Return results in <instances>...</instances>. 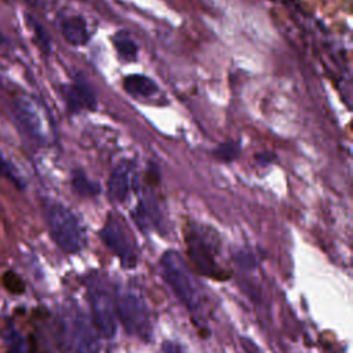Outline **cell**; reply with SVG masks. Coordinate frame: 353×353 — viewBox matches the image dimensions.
<instances>
[{
  "instance_id": "obj_11",
  "label": "cell",
  "mask_w": 353,
  "mask_h": 353,
  "mask_svg": "<svg viewBox=\"0 0 353 353\" xmlns=\"http://www.w3.org/2000/svg\"><path fill=\"white\" fill-rule=\"evenodd\" d=\"M62 36L72 46H83L88 41L90 34L87 25L81 17H68L61 22Z\"/></svg>"
},
{
  "instance_id": "obj_6",
  "label": "cell",
  "mask_w": 353,
  "mask_h": 353,
  "mask_svg": "<svg viewBox=\"0 0 353 353\" xmlns=\"http://www.w3.org/2000/svg\"><path fill=\"white\" fill-rule=\"evenodd\" d=\"M98 234L106 248L119 258L120 265L124 269H134L137 266L138 256L135 245L130 239L124 223L114 214L109 212Z\"/></svg>"
},
{
  "instance_id": "obj_15",
  "label": "cell",
  "mask_w": 353,
  "mask_h": 353,
  "mask_svg": "<svg viewBox=\"0 0 353 353\" xmlns=\"http://www.w3.org/2000/svg\"><path fill=\"white\" fill-rule=\"evenodd\" d=\"M239 153H240V149H239V146H237L236 143H233V142L221 143V145H218V146L214 149V152H212L214 157H215L216 160L222 161V163L234 161V160L237 159Z\"/></svg>"
},
{
  "instance_id": "obj_4",
  "label": "cell",
  "mask_w": 353,
  "mask_h": 353,
  "mask_svg": "<svg viewBox=\"0 0 353 353\" xmlns=\"http://www.w3.org/2000/svg\"><path fill=\"white\" fill-rule=\"evenodd\" d=\"M43 208L50 234L57 245L66 254L80 252L84 248L85 237L77 216L55 200H46Z\"/></svg>"
},
{
  "instance_id": "obj_17",
  "label": "cell",
  "mask_w": 353,
  "mask_h": 353,
  "mask_svg": "<svg viewBox=\"0 0 353 353\" xmlns=\"http://www.w3.org/2000/svg\"><path fill=\"white\" fill-rule=\"evenodd\" d=\"M29 25H30V28H32V30H33V33H34V37H36V40H37L40 48H41L46 54L50 52V48H51L50 37H48V34L46 33V30L43 29V26H41L39 22H36L34 19H32L30 17H29Z\"/></svg>"
},
{
  "instance_id": "obj_9",
  "label": "cell",
  "mask_w": 353,
  "mask_h": 353,
  "mask_svg": "<svg viewBox=\"0 0 353 353\" xmlns=\"http://www.w3.org/2000/svg\"><path fill=\"white\" fill-rule=\"evenodd\" d=\"M132 188V163L121 161L112 171L108 181V197L114 203L127 200Z\"/></svg>"
},
{
  "instance_id": "obj_14",
  "label": "cell",
  "mask_w": 353,
  "mask_h": 353,
  "mask_svg": "<svg viewBox=\"0 0 353 353\" xmlns=\"http://www.w3.org/2000/svg\"><path fill=\"white\" fill-rule=\"evenodd\" d=\"M114 47L119 52V55L124 59V61H132L137 58V46L135 43L125 37V36H121V33L114 37Z\"/></svg>"
},
{
  "instance_id": "obj_12",
  "label": "cell",
  "mask_w": 353,
  "mask_h": 353,
  "mask_svg": "<svg viewBox=\"0 0 353 353\" xmlns=\"http://www.w3.org/2000/svg\"><path fill=\"white\" fill-rule=\"evenodd\" d=\"M124 90L132 97H150L157 91L156 83L143 74H130L123 80Z\"/></svg>"
},
{
  "instance_id": "obj_10",
  "label": "cell",
  "mask_w": 353,
  "mask_h": 353,
  "mask_svg": "<svg viewBox=\"0 0 353 353\" xmlns=\"http://www.w3.org/2000/svg\"><path fill=\"white\" fill-rule=\"evenodd\" d=\"M66 101H68V106L70 110L76 112L80 109H95V97L91 91V88L88 87V84H85L84 81H74L73 84H70L66 90Z\"/></svg>"
},
{
  "instance_id": "obj_16",
  "label": "cell",
  "mask_w": 353,
  "mask_h": 353,
  "mask_svg": "<svg viewBox=\"0 0 353 353\" xmlns=\"http://www.w3.org/2000/svg\"><path fill=\"white\" fill-rule=\"evenodd\" d=\"M3 280V285L7 291H10L11 294H22L25 291V284L22 281V279L12 270H8L3 274L1 277Z\"/></svg>"
},
{
  "instance_id": "obj_5",
  "label": "cell",
  "mask_w": 353,
  "mask_h": 353,
  "mask_svg": "<svg viewBox=\"0 0 353 353\" xmlns=\"http://www.w3.org/2000/svg\"><path fill=\"white\" fill-rule=\"evenodd\" d=\"M185 243L188 247V256L201 276L219 281L229 277L223 268L216 262V244L214 243V239L208 237L207 232H203L196 226H189L185 234Z\"/></svg>"
},
{
  "instance_id": "obj_1",
  "label": "cell",
  "mask_w": 353,
  "mask_h": 353,
  "mask_svg": "<svg viewBox=\"0 0 353 353\" xmlns=\"http://www.w3.org/2000/svg\"><path fill=\"white\" fill-rule=\"evenodd\" d=\"M114 312L127 334L149 342L153 335L150 309L143 294L134 285H119L114 294Z\"/></svg>"
},
{
  "instance_id": "obj_21",
  "label": "cell",
  "mask_w": 353,
  "mask_h": 353,
  "mask_svg": "<svg viewBox=\"0 0 353 353\" xmlns=\"http://www.w3.org/2000/svg\"><path fill=\"white\" fill-rule=\"evenodd\" d=\"M255 159H256V161H258L259 164L266 165V164H269V163L273 160V156H272V154H268V153H262V154H256Z\"/></svg>"
},
{
  "instance_id": "obj_20",
  "label": "cell",
  "mask_w": 353,
  "mask_h": 353,
  "mask_svg": "<svg viewBox=\"0 0 353 353\" xmlns=\"http://www.w3.org/2000/svg\"><path fill=\"white\" fill-rule=\"evenodd\" d=\"M161 353H182V349L174 341H164L161 345Z\"/></svg>"
},
{
  "instance_id": "obj_3",
  "label": "cell",
  "mask_w": 353,
  "mask_h": 353,
  "mask_svg": "<svg viewBox=\"0 0 353 353\" xmlns=\"http://www.w3.org/2000/svg\"><path fill=\"white\" fill-rule=\"evenodd\" d=\"M87 299L91 310V323L99 336L110 339L116 334L114 296L106 277L99 272H91L84 280Z\"/></svg>"
},
{
  "instance_id": "obj_2",
  "label": "cell",
  "mask_w": 353,
  "mask_h": 353,
  "mask_svg": "<svg viewBox=\"0 0 353 353\" xmlns=\"http://www.w3.org/2000/svg\"><path fill=\"white\" fill-rule=\"evenodd\" d=\"M160 270L178 301L192 314L200 313L203 307L200 290L182 255L172 250L165 251L160 258Z\"/></svg>"
},
{
  "instance_id": "obj_8",
  "label": "cell",
  "mask_w": 353,
  "mask_h": 353,
  "mask_svg": "<svg viewBox=\"0 0 353 353\" xmlns=\"http://www.w3.org/2000/svg\"><path fill=\"white\" fill-rule=\"evenodd\" d=\"M37 101L29 95H21L14 101V114L18 124L34 139L46 138V124Z\"/></svg>"
},
{
  "instance_id": "obj_13",
  "label": "cell",
  "mask_w": 353,
  "mask_h": 353,
  "mask_svg": "<svg viewBox=\"0 0 353 353\" xmlns=\"http://www.w3.org/2000/svg\"><path fill=\"white\" fill-rule=\"evenodd\" d=\"M72 186L80 196L84 197H94L101 193V185L95 181H91L81 170L73 171Z\"/></svg>"
},
{
  "instance_id": "obj_7",
  "label": "cell",
  "mask_w": 353,
  "mask_h": 353,
  "mask_svg": "<svg viewBox=\"0 0 353 353\" xmlns=\"http://www.w3.org/2000/svg\"><path fill=\"white\" fill-rule=\"evenodd\" d=\"M66 336L72 353H99V335L81 313L73 314L68 321Z\"/></svg>"
},
{
  "instance_id": "obj_18",
  "label": "cell",
  "mask_w": 353,
  "mask_h": 353,
  "mask_svg": "<svg viewBox=\"0 0 353 353\" xmlns=\"http://www.w3.org/2000/svg\"><path fill=\"white\" fill-rule=\"evenodd\" d=\"M0 175L4 176L6 179L11 181L14 185H17L18 188H22L21 181L18 179V176L15 175L11 164L7 161V159H4V156L0 153Z\"/></svg>"
},
{
  "instance_id": "obj_19",
  "label": "cell",
  "mask_w": 353,
  "mask_h": 353,
  "mask_svg": "<svg viewBox=\"0 0 353 353\" xmlns=\"http://www.w3.org/2000/svg\"><path fill=\"white\" fill-rule=\"evenodd\" d=\"M7 353H28L26 343H25V341L22 339V336L18 332H14L11 335V342L8 345Z\"/></svg>"
}]
</instances>
